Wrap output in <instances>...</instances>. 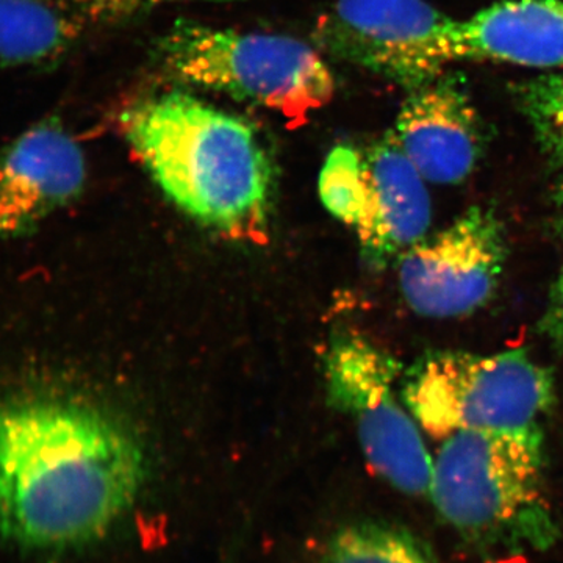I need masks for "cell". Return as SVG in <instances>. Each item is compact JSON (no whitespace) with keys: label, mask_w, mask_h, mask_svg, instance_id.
<instances>
[{"label":"cell","mask_w":563,"mask_h":563,"mask_svg":"<svg viewBox=\"0 0 563 563\" xmlns=\"http://www.w3.org/2000/svg\"><path fill=\"white\" fill-rule=\"evenodd\" d=\"M144 476L139 440L102 407L43 388L0 395V539L33 551L91 543Z\"/></svg>","instance_id":"1"},{"label":"cell","mask_w":563,"mask_h":563,"mask_svg":"<svg viewBox=\"0 0 563 563\" xmlns=\"http://www.w3.org/2000/svg\"><path fill=\"white\" fill-rule=\"evenodd\" d=\"M120 125L152 179L188 217L228 239H266L274 169L251 122L172 91L133 103Z\"/></svg>","instance_id":"2"},{"label":"cell","mask_w":563,"mask_h":563,"mask_svg":"<svg viewBox=\"0 0 563 563\" xmlns=\"http://www.w3.org/2000/svg\"><path fill=\"white\" fill-rule=\"evenodd\" d=\"M543 465L539 424L455 432L433 459L429 496L444 520L474 542L548 547L554 526Z\"/></svg>","instance_id":"3"},{"label":"cell","mask_w":563,"mask_h":563,"mask_svg":"<svg viewBox=\"0 0 563 563\" xmlns=\"http://www.w3.org/2000/svg\"><path fill=\"white\" fill-rule=\"evenodd\" d=\"M158 55L177 81L277 111L288 120L321 109L335 91L321 55L292 36L184 20L165 33Z\"/></svg>","instance_id":"4"},{"label":"cell","mask_w":563,"mask_h":563,"mask_svg":"<svg viewBox=\"0 0 563 563\" xmlns=\"http://www.w3.org/2000/svg\"><path fill=\"white\" fill-rule=\"evenodd\" d=\"M407 409L435 439L481 429L536 426L554 404V379L525 350L495 355L433 352L402 388Z\"/></svg>","instance_id":"5"},{"label":"cell","mask_w":563,"mask_h":563,"mask_svg":"<svg viewBox=\"0 0 563 563\" xmlns=\"http://www.w3.org/2000/svg\"><path fill=\"white\" fill-rule=\"evenodd\" d=\"M401 365L358 333H342L324 352L329 402L354 422L366 462L410 496L429 495L433 459L420 424L396 391Z\"/></svg>","instance_id":"6"},{"label":"cell","mask_w":563,"mask_h":563,"mask_svg":"<svg viewBox=\"0 0 563 563\" xmlns=\"http://www.w3.org/2000/svg\"><path fill=\"white\" fill-rule=\"evenodd\" d=\"M451 18L428 0H336L318 21V43L410 91L448 65L444 32Z\"/></svg>","instance_id":"7"},{"label":"cell","mask_w":563,"mask_h":563,"mask_svg":"<svg viewBox=\"0 0 563 563\" xmlns=\"http://www.w3.org/2000/svg\"><path fill=\"white\" fill-rule=\"evenodd\" d=\"M507 236L495 211L472 207L398 261L407 306L426 318H459L483 309L498 290Z\"/></svg>","instance_id":"8"},{"label":"cell","mask_w":563,"mask_h":563,"mask_svg":"<svg viewBox=\"0 0 563 563\" xmlns=\"http://www.w3.org/2000/svg\"><path fill=\"white\" fill-rule=\"evenodd\" d=\"M87 158L57 118L21 132L0 151V246L27 239L80 198Z\"/></svg>","instance_id":"9"},{"label":"cell","mask_w":563,"mask_h":563,"mask_svg":"<svg viewBox=\"0 0 563 563\" xmlns=\"http://www.w3.org/2000/svg\"><path fill=\"white\" fill-rule=\"evenodd\" d=\"M393 133L431 184H461L483 155L479 114L462 81L451 74L442 73L409 92Z\"/></svg>","instance_id":"10"},{"label":"cell","mask_w":563,"mask_h":563,"mask_svg":"<svg viewBox=\"0 0 563 563\" xmlns=\"http://www.w3.org/2000/svg\"><path fill=\"white\" fill-rule=\"evenodd\" d=\"M366 201L357 228L363 257L384 268L426 239L432 220L431 196L424 177L388 132L363 154Z\"/></svg>","instance_id":"11"},{"label":"cell","mask_w":563,"mask_h":563,"mask_svg":"<svg viewBox=\"0 0 563 563\" xmlns=\"http://www.w3.org/2000/svg\"><path fill=\"white\" fill-rule=\"evenodd\" d=\"M444 58L495 60L554 68L563 66V2L504 0L444 32Z\"/></svg>","instance_id":"12"},{"label":"cell","mask_w":563,"mask_h":563,"mask_svg":"<svg viewBox=\"0 0 563 563\" xmlns=\"http://www.w3.org/2000/svg\"><path fill=\"white\" fill-rule=\"evenodd\" d=\"M79 25L63 0H0V66L58 60L79 38Z\"/></svg>","instance_id":"13"},{"label":"cell","mask_w":563,"mask_h":563,"mask_svg":"<svg viewBox=\"0 0 563 563\" xmlns=\"http://www.w3.org/2000/svg\"><path fill=\"white\" fill-rule=\"evenodd\" d=\"M320 563H440L412 533L393 526L361 523L340 529Z\"/></svg>","instance_id":"14"},{"label":"cell","mask_w":563,"mask_h":563,"mask_svg":"<svg viewBox=\"0 0 563 563\" xmlns=\"http://www.w3.org/2000/svg\"><path fill=\"white\" fill-rule=\"evenodd\" d=\"M318 187L325 210L343 224L357 228L368 188L363 152L350 144L333 147L322 166Z\"/></svg>","instance_id":"15"},{"label":"cell","mask_w":563,"mask_h":563,"mask_svg":"<svg viewBox=\"0 0 563 563\" xmlns=\"http://www.w3.org/2000/svg\"><path fill=\"white\" fill-rule=\"evenodd\" d=\"M515 98L542 150L563 162V73L523 81L515 87Z\"/></svg>","instance_id":"16"},{"label":"cell","mask_w":563,"mask_h":563,"mask_svg":"<svg viewBox=\"0 0 563 563\" xmlns=\"http://www.w3.org/2000/svg\"><path fill=\"white\" fill-rule=\"evenodd\" d=\"M76 9L79 16L92 21H120L133 14L146 11L155 5L169 2H190V0H65ZM218 2V0H209ZM224 2V0H220ZM228 2V0H225Z\"/></svg>","instance_id":"17"},{"label":"cell","mask_w":563,"mask_h":563,"mask_svg":"<svg viewBox=\"0 0 563 563\" xmlns=\"http://www.w3.org/2000/svg\"><path fill=\"white\" fill-rule=\"evenodd\" d=\"M540 329L558 350L563 351V269L551 290L550 302L540 322Z\"/></svg>","instance_id":"18"},{"label":"cell","mask_w":563,"mask_h":563,"mask_svg":"<svg viewBox=\"0 0 563 563\" xmlns=\"http://www.w3.org/2000/svg\"><path fill=\"white\" fill-rule=\"evenodd\" d=\"M559 201H561L563 203V180H562V184H561V187H559Z\"/></svg>","instance_id":"19"}]
</instances>
